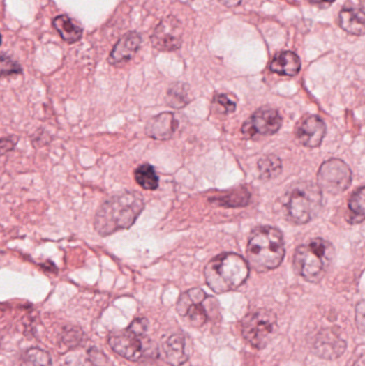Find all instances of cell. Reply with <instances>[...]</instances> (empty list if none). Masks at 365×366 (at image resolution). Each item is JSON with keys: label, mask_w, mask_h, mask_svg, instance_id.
Segmentation results:
<instances>
[{"label": "cell", "mask_w": 365, "mask_h": 366, "mask_svg": "<svg viewBox=\"0 0 365 366\" xmlns=\"http://www.w3.org/2000/svg\"><path fill=\"white\" fill-rule=\"evenodd\" d=\"M144 208L140 194L132 191L116 194L100 206L94 217V229L100 236H110L130 228Z\"/></svg>", "instance_id": "cell-1"}, {"label": "cell", "mask_w": 365, "mask_h": 366, "mask_svg": "<svg viewBox=\"0 0 365 366\" xmlns=\"http://www.w3.org/2000/svg\"><path fill=\"white\" fill-rule=\"evenodd\" d=\"M284 255V238L278 229L271 226H262L252 231L246 257L253 269L258 272L276 269L282 264Z\"/></svg>", "instance_id": "cell-2"}, {"label": "cell", "mask_w": 365, "mask_h": 366, "mask_svg": "<svg viewBox=\"0 0 365 366\" xmlns=\"http://www.w3.org/2000/svg\"><path fill=\"white\" fill-rule=\"evenodd\" d=\"M282 208L288 221L295 225H304L322 211V191L313 182H297L282 198Z\"/></svg>", "instance_id": "cell-3"}, {"label": "cell", "mask_w": 365, "mask_h": 366, "mask_svg": "<svg viewBox=\"0 0 365 366\" xmlns=\"http://www.w3.org/2000/svg\"><path fill=\"white\" fill-rule=\"evenodd\" d=\"M336 257L332 243L322 239L311 240L297 247L294 267L297 273L310 283H318L326 275Z\"/></svg>", "instance_id": "cell-4"}, {"label": "cell", "mask_w": 365, "mask_h": 366, "mask_svg": "<svg viewBox=\"0 0 365 366\" xmlns=\"http://www.w3.org/2000/svg\"><path fill=\"white\" fill-rule=\"evenodd\" d=\"M248 261L234 253H224L214 258L204 269L208 286L216 293H224L239 288L248 279Z\"/></svg>", "instance_id": "cell-5"}, {"label": "cell", "mask_w": 365, "mask_h": 366, "mask_svg": "<svg viewBox=\"0 0 365 366\" xmlns=\"http://www.w3.org/2000/svg\"><path fill=\"white\" fill-rule=\"evenodd\" d=\"M108 344L116 353L131 361H138L142 358H156L158 355L154 342L129 329L110 334Z\"/></svg>", "instance_id": "cell-6"}, {"label": "cell", "mask_w": 365, "mask_h": 366, "mask_svg": "<svg viewBox=\"0 0 365 366\" xmlns=\"http://www.w3.org/2000/svg\"><path fill=\"white\" fill-rule=\"evenodd\" d=\"M276 330V317L268 310L248 314L242 320V335L253 347H266Z\"/></svg>", "instance_id": "cell-7"}, {"label": "cell", "mask_w": 365, "mask_h": 366, "mask_svg": "<svg viewBox=\"0 0 365 366\" xmlns=\"http://www.w3.org/2000/svg\"><path fill=\"white\" fill-rule=\"evenodd\" d=\"M352 179V171L344 161L331 159L320 166L317 175V185L322 192L338 195L348 189Z\"/></svg>", "instance_id": "cell-8"}, {"label": "cell", "mask_w": 365, "mask_h": 366, "mask_svg": "<svg viewBox=\"0 0 365 366\" xmlns=\"http://www.w3.org/2000/svg\"><path fill=\"white\" fill-rule=\"evenodd\" d=\"M210 297L200 288H192L180 296L178 314L192 327H202L208 320L207 303Z\"/></svg>", "instance_id": "cell-9"}, {"label": "cell", "mask_w": 365, "mask_h": 366, "mask_svg": "<svg viewBox=\"0 0 365 366\" xmlns=\"http://www.w3.org/2000/svg\"><path fill=\"white\" fill-rule=\"evenodd\" d=\"M282 125V117L276 109L262 107L253 114L242 125L241 132L246 139L276 134Z\"/></svg>", "instance_id": "cell-10"}, {"label": "cell", "mask_w": 365, "mask_h": 366, "mask_svg": "<svg viewBox=\"0 0 365 366\" xmlns=\"http://www.w3.org/2000/svg\"><path fill=\"white\" fill-rule=\"evenodd\" d=\"M184 26L174 17H166L154 29L151 36L152 47L158 51L174 52L180 49Z\"/></svg>", "instance_id": "cell-11"}, {"label": "cell", "mask_w": 365, "mask_h": 366, "mask_svg": "<svg viewBox=\"0 0 365 366\" xmlns=\"http://www.w3.org/2000/svg\"><path fill=\"white\" fill-rule=\"evenodd\" d=\"M346 343L338 332L333 329H325L317 334L313 343V353L317 357L326 360H334L345 353Z\"/></svg>", "instance_id": "cell-12"}, {"label": "cell", "mask_w": 365, "mask_h": 366, "mask_svg": "<svg viewBox=\"0 0 365 366\" xmlns=\"http://www.w3.org/2000/svg\"><path fill=\"white\" fill-rule=\"evenodd\" d=\"M325 135H326V125L318 116H308L297 125L296 137L306 147H320Z\"/></svg>", "instance_id": "cell-13"}, {"label": "cell", "mask_w": 365, "mask_h": 366, "mask_svg": "<svg viewBox=\"0 0 365 366\" xmlns=\"http://www.w3.org/2000/svg\"><path fill=\"white\" fill-rule=\"evenodd\" d=\"M142 44V38L135 31L124 35L116 44L113 51L110 52L108 63L117 66L129 61L137 53Z\"/></svg>", "instance_id": "cell-14"}, {"label": "cell", "mask_w": 365, "mask_h": 366, "mask_svg": "<svg viewBox=\"0 0 365 366\" xmlns=\"http://www.w3.org/2000/svg\"><path fill=\"white\" fill-rule=\"evenodd\" d=\"M178 121L172 113L154 116L146 125V134L156 141H167L177 130Z\"/></svg>", "instance_id": "cell-15"}, {"label": "cell", "mask_w": 365, "mask_h": 366, "mask_svg": "<svg viewBox=\"0 0 365 366\" xmlns=\"http://www.w3.org/2000/svg\"><path fill=\"white\" fill-rule=\"evenodd\" d=\"M163 353L166 362L172 366H180L188 360L186 353V337L180 333L172 334L164 342Z\"/></svg>", "instance_id": "cell-16"}, {"label": "cell", "mask_w": 365, "mask_h": 366, "mask_svg": "<svg viewBox=\"0 0 365 366\" xmlns=\"http://www.w3.org/2000/svg\"><path fill=\"white\" fill-rule=\"evenodd\" d=\"M301 61L292 52H282L274 56L270 63V70L274 73L283 76H296L300 72Z\"/></svg>", "instance_id": "cell-17"}, {"label": "cell", "mask_w": 365, "mask_h": 366, "mask_svg": "<svg viewBox=\"0 0 365 366\" xmlns=\"http://www.w3.org/2000/svg\"><path fill=\"white\" fill-rule=\"evenodd\" d=\"M340 26L350 35L363 36L365 31V15L363 9H344L340 13Z\"/></svg>", "instance_id": "cell-18"}, {"label": "cell", "mask_w": 365, "mask_h": 366, "mask_svg": "<svg viewBox=\"0 0 365 366\" xmlns=\"http://www.w3.org/2000/svg\"><path fill=\"white\" fill-rule=\"evenodd\" d=\"M251 194L246 188H237L228 193L218 194L209 198L210 203L216 204L220 207L239 208L248 205Z\"/></svg>", "instance_id": "cell-19"}, {"label": "cell", "mask_w": 365, "mask_h": 366, "mask_svg": "<svg viewBox=\"0 0 365 366\" xmlns=\"http://www.w3.org/2000/svg\"><path fill=\"white\" fill-rule=\"evenodd\" d=\"M53 26L60 37L68 43H75L83 37V29L67 15H58L53 20Z\"/></svg>", "instance_id": "cell-20"}, {"label": "cell", "mask_w": 365, "mask_h": 366, "mask_svg": "<svg viewBox=\"0 0 365 366\" xmlns=\"http://www.w3.org/2000/svg\"><path fill=\"white\" fill-rule=\"evenodd\" d=\"M349 215L347 221L350 224H360L364 220V187H360L352 193L348 201Z\"/></svg>", "instance_id": "cell-21"}, {"label": "cell", "mask_w": 365, "mask_h": 366, "mask_svg": "<svg viewBox=\"0 0 365 366\" xmlns=\"http://www.w3.org/2000/svg\"><path fill=\"white\" fill-rule=\"evenodd\" d=\"M258 169L260 179L269 181L282 173V162L276 155H267L258 161Z\"/></svg>", "instance_id": "cell-22"}, {"label": "cell", "mask_w": 365, "mask_h": 366, "mask_svg": "<svg viewBox=\"0 0 365 366\" xmlns=\"http://www.w3.org/2000/svg\"><path fill=\"white\" fill-rule=\"evenodd\" d=\"M134 178H135L137 185L144 190L154 191V190L158 189V177L154 171V166L149 165V164H142V165L138 166L134 171Z\"/></svg>", "instance_id": "cell-23"}, {"label": "cell", "mask_w": 365, "mask_h": 366, "mask_svg": "<svg viewBox=\"0 0 365 366\" xmlns=\"http://www.w3.org/2000/svg\"><path fill=\"white\" fill-rule=\"evenodd\" d=\"M188 102H190V98H188V89L184 84H174L167 90L166 103L172 109H182Z\"/></svg>", "instance_id": "cell-24"}, {"label": "cell", "mask_w": 365, "mask_h": 366, "mask_svg": "<svg viewBox=\"0 0 365 366\" xmlns=\"http://www.w3.org/2000/svg\"><path fill=\"white\" fill-rule=\"evenodd\" d=\"M49 353L40 348H30L24 353L20 366H51Z\"/></svg>", "instance_id": "cell-25"}, {"label": "cell", "mask_w": 365, "mask_h": 366, "mask_svg": "<svg viewBox=\"0 0 365 366\" xmlns=\"http://www.w3.org/2000/svg\"><path fill=\"white\" fill-rule=\"evenodd\" d=\"M22 73V68L17 61L8 56L0 55V76Z\"/></svg>", "instance_id": "cell-26"}, {"label": "cell", "mask_w": 365, "mask_h": 366, "mask_svg": "<svg viewBox=\"0 0 365 366\" xmlns=\"http://www.w3.org/2000/svg\"><path fill=\"white\" fill-rule=\"evenodd\" d=\"M214 102L218 104V106L222 107L223 109L224 114H232L236 111V103L228 97V95H218L216 96Z\"/></svg>", "instance_id": "cell-27"}, {"label": "cell", "mask_w": 365, "mask_h": 366, "mask_svg": "<svg viewBox=\"0 0 365 366\" xmlns=\"http://www.w3.org/2000/svg\"><path fill=\"white\" fill-rule=\"evenodd\" d=\"M126 329H129L130 331L134 332V333L145 335L148 329V320L142 317L136 318Z\"/></svg>", "instance_id": "cell-28"}, {"label": "cell", "mask_w": 365, "mask_h": 366, "mask_svg": "<svg viewBox=\"0 0 365 366\" xmlns=\"http://www.w3.org/2000/svg\"><path fill=\"white\" fill-rule=\"evenodd\" d=\"M356 321L361 333H364V301L359 302L356 310Z\"/></svg>", "instance_id": "cell-29"}, {"label": "cell", "mask_w": 365, "mask_h": 366, "mask_svg": "<svg viewBox=\"0 0 365 366\" xmlns=\"http://www.w3.org/2000/svg\"><path fill=\"white\" fill-rule=\"evenodd\" d=\"M15 145H17V141L10 139V137L0 139V157L7 155L8 152L12 151Z\"/></svg>", "instance_id": "cell-30"}, {"label": "cell", "mask_w": 365, "mask_h": 366, "mask_svg": "<svg viewBox=\"0 0 365 366\" xmlns=\"http://www.w3.org/2000/svg\"><path fill=\"white\" fill-rule=\"evenodd\" d=\"M313 5L318 6L320 8H327L330 6L331 3H334L336 0H308Z\"/></svg>", "instance_id": "cell-31"}, {"label": "cell", "mask_w": 365, "mask_h": 366, "mask_svg": "<svg viewBox=\"0 0 365 366\" xmlns=\"http://www.w3.org/2000/svg\"><path fill=\"white\" fill-rule=\"evenodd\" d=\"M218 3L228 8H234L242 3V0H218Z\"/></svg>", "instance_id": "cell-32"}, {"label": "cell", "mask_w": 365, "mask_h": 366, "mask_svg": "<svg viewBox=\"0 0 365 366\" xmlns=\"http://www.w3.org/2000/svg\"><path fill=\"white\" fill-rule=\"evenodd\" d=\"M355 366H364V357H363V355L359 358V360L356 362Z\"/></svg>", "instance_id": "cell-33"}, {"label": "cell", "mask_w": 365, "mask_h": 366, "mask_svg": "<svg viewBox=\"0 0 365 366\" xmlns=\"http://www.w3.org/2000/svg\"><path fill=\"white\" fill-rule=\"evenodd\" d=\"M1 41H3V37L0 35V45H1Z\"/></svg>", "instance_id": "cell-34"}]
</instances>
